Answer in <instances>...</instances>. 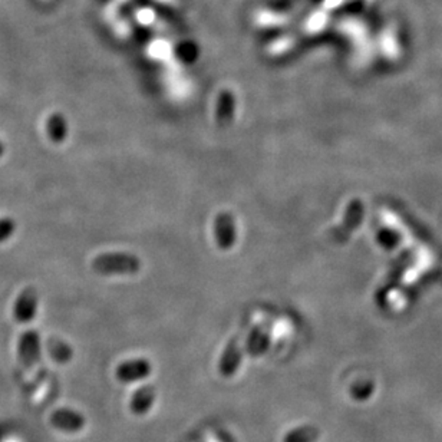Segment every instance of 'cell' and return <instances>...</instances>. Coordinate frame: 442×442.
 Segmentation results:
<instances>
[{
	"label": "cell",
	"instance_id": "13",
	"mask_svg": "<svg viewBox=\"0 0 442 442\" xmlns=\"http://www.w3.org/2000/svg\"><path fill=\"white\" fill-rule=\"evenodd\" d=\"M317 431L313 426H300L286 434L283 442H314Z\"/></svg>",
	"mask_w": 442,
	"mask_h": 442
},
{
	"label": "cell",
	"instance_id": "8",
	"mask_svg": "<svg viewBox=\"0 0 442 442\" xmlns=\"http://www.w3.org/2000/svg\"><path fill=\"white\" fill-rule=\"evenodd\" d=\"M50 424L58 428L61 431H67V432H75L82 429L85 421L84 418L69 409H60L57 412H53L50 416Z\"/></svg>",
	"mask_w": 442,
	"mask_h": 442
},
{
	"label": "cell",
	"instance_id": "12",
	"mask_svg": "<svg viewBox=\"0 0 442 442\" xmlns=\"http://www.w3.org/2000/svg\"><path fill=\"white\" fill-rule=\"evenodd\" d=\"M268 346V336L263 329H254L251 336L249 338V353L253 356H260Z\"/></svg>",
	"mask_w": 442,
	"mask_h": 442
},
{
	"label": "cell",
	"instance_id": "3",
	"mask_svg": "<svg viewBox=\"0 0 442 442\" xmlns=\"http://www.w3.org/2000/svg\"><path fill=\"white\" fill-rule=\"evenodd\" d=\"M363 214H365L363 203L361 200H352L346 208L344 225L335 233V237L339 243L346 242L351 237V234L361 226Z\"/></svg>",
	"mask_w": 442,
	"mask_h": 442
},
{
	"label": "cell",
	"instance_id": "6",
	"mask_svg": "<svg viewBox=\"0 0 442 442\" xmlns=\"http://www.w3.org/2000/svg\"><path fill=\"white\" fill-rule=\"evenodd\" d=\"M151 373V365L144 361H128L117 368V378L123 382H132L147 378Z\"/></svg>",
	"mask_w": 442,
	"mask_h": 442
},
{
	"label": "cell",
	"instance_id": "16",
	"mask_svg": "<svg viewBox=\"0 0 442 442\" xmlns=\"http://www.w3.org/2000/svg\"><path fill=\"white\" fill-rule=\"evenodd\" d=\"M4 149H5V148H4V145H2V144H0V157H2V155H4Z\"/></svg>",
	"mask_w": 442,
	"mask_h": 442
},
{
	"label": "cell",
	"instance_id": "4",
	"mask_svg": "<svg viewBox=\"0 0 442 442\" xmlns=\"http://www.w3.org/2000/svg\"><path fill=\"white\" fill-rule=\"evenodd\" d=\"M40 348H39V335L33 330L25 332L19 341V361L28 369L32 370L39 362Z\"/></svg>",
	"mask_w": 442,
	"mask_h": 442
},
{
	"label": "cell",
	"instance_id": "7",
	"mask_svg": "<svg viewBox=\"0 0 442 442\" xmlns=\"http://www.w3.org/2000/svg\"><path fill=\"white\" fill-rule=\"evenodd\" d=\"M240 361H242V349H240V345H239V341L237 339H233L229 346L226 348L223 356H221V361H220V373L223 375L225 378H230L236 373L239 365H240Z\"/></svg>",
	"mask_w": 442,
	"mask_h": 442
},
{
	"label": "cell",
	"instance_id": "9",
	"mask_svg": "<svg viewBox=\"0 0 442 442\" xmlns=\"http://www.w3.org/2000/svg\"><path fill=\"white\" fill-rule=\"evenodd\" d=\"M234 96L229 92H225L218 99V106H217V123L221 127H227L232 124L234 118Z\"/></svg>",
	"mask_w": 442,
	"mask_h": 442
},
{
	"label": "cell",
	"instance_id": "5",
	"mask_svg": "<svg viewBox=\"0 0 442 442\" xmlns=\"http://www.w3.org/2000/svg\"><path fill=\"white\" fill-rule=\"evenodd\" d=\"M38 309V295L32 288L25 289L16 299L13 307V316L19 323L30 322Z\"/></svg>",
	"mask_w": 442,
	"mask_h": 442
},
{
	"label": "cell",
	"instance_id": "14",
	"mask_svg": "<svg viewBox=\"0 0 442 442\" xmlns=\"http://www.w3.org/2000/svg\"><path fill=\"white\" fill-rule=\"evenodd\" d=\"M47 351L57 362H67L71 358L69 346L58 339H52L47 342Z\"/></svg>",
	"mask_w": 442,
	"mask_h": 442
},
{
	"label": "cell",
	"instance_id": "15",
	"mask_svg": "<svg viewBox=\"0 0 442 442\" xmlns=\"http://www.w3.org/2000/svg\"><path fill=\"white\" fill-rule=\"evenodd\" d=\"M16 225L11 218H0V243L6 242L15 232Z\"/></svg>",
	"mask_w": 442,
	"mask_h": 442
},
{
	"label": "cell",
	"instance_id": "2",
	"mask_svg": "<svg viewBox=\"0 0 442 442\" xmlns=\"http://www.w3.org/2000/svg\"><path fill=\"white\" fill-rule=\"evenodd\" d=\"M214 236L218 249L230 250L237 239L236 221L229 212H221L215 217L214 223Z\"/></svg>",
	"mask_w": 442,
	"mask_h": 442
},
{
	"label": "cell",
	"instance_id": "1",
	"mask_svg": "<svg viewBox=\"0 0 442 442\" xmlns=\"http://www.w3.org/2000/svg\"><path fill=\"white\" fill-rule=\"evenodd\" d=\"M92 267L99 274H135L141 270V261L134 254L106 253L98 256Z\"/></svg>",
	"mask_w": 442,
	"mask_h": 442
},
{
	"label": "cell",
	"instance_id": "11",
	"mask_svg": "<svg viewBox=\"0 0 442 442\" xmlns=\"http://www.w3.org/2000/svg\"><path fill=\"white\" fill-rule=\"evenodd\" d=\"M47 135L53 142H64L68 135V124L62 114H53L46 123Z\"/></svg>",
	"mask_w": 442,
	"mask_h": 442
},
{
	"label": "cell",
	"instance_id": "10",
	"mask_svg": "<svg viewBox=\"0 0 442 442\" xmlns=\"http://www.w3.org/2000/svg\"><path fill=\"white\" fill-rule=\"evenodd\" d=\"M155 401V390L152 386H144L132 398L131 409L137 415H142L148 412Z\"/></svg>",
	"mask_w": 442,
	"mask_h": 442
}]
</instances>
